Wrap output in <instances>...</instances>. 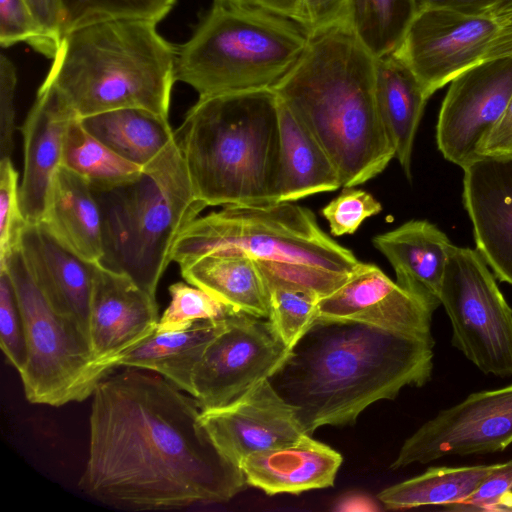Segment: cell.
<instances>
[{
    "label": "cell",
    "mask_w": 512,
    "mask_h": 512,
    "mask_svg": "<svg viewBox=\"0 0 512 512\" xmlns=\"http://www.w3.org/2000/svg\"><path fill=\"white\" fill-rule=\"evenodd\" d=\"M200 414L193 396L155 372L126 368L108 375L92 394L80 489L125 510L229 501L248 484Z\"/></svg>",
    "instance_id": "1"
},
{
    "label": "cell",
    "mask_w": 512,
    "mask_h": 512,
    "mask_svg": "<svg viewBox=\"0 0 512 512\" xmlns=\"http://www.w3.org/2000/svg\"><path fill=\"white\" fill-rule=\"evenodd\" d=\"M432 334L317 317L268 379L296 409L308 435L352 425L369 405L421 387L433 369Z\"/></svg>",
    "instance_id": "2"
},
{
    "label": "cell",
    "mask_w": 512,
    "mask_h": 512,
    "mask_svg": "<svg viewBox=\"0 0 512 512\" xmlns=\"http://www.w3.org/2000/svg\"><path fill=\"white\" fill-rule=\"evenodd\" d=\"M375 66L349 25L337 26L311 36L272 88L329 155L343 188L371 180L395 157L377 106Z\"/></svg>",
    "instance_id": "3"
},
{
    "label": "cell",
    "mask_w": 512,
    "mask_h": 512,
    "mask_svg": "<svg viewBox=\"0 0 512 512\" xmlns=\"http://www.w3.org/2000/svg\"><path fill=\"white\" fill-rule=\"evenodd\" d=\"M175 139L207 207L278 203L280 135L272 89L199 97Z\"/></svg>",
    "instance_id": "4"
},
{
    "label": "cell",
    "mask_w": 512,
    "mask_h": 512,
    "mask_svg": "<svg viewBox=\"0 0 512 512\" xmlns=\"http://www.w3.org/2000/svg\"><path fill=\"white\" fill-rule=\"evenodd\" d=\"M176 55L155 22L104 21L65 34L44 80L79 118L121 108L169 118Z\"/></svg>",
    "instance_id": "5"
},
{
    "label": "cell",
    "mask_w": 512,
    "mask_h": 512,
    "mask_svg": "<svg viewBox=\"0 0 512 512\" xmlns=\"http://www.w3.org/2000/svg\"><path fill=\"white\" fill-rule=\"evenodd\" d=\"M216 252L244 254L320 299L360 263L320 228L311 210L293 202L225 206L198 217L179 236L172 260L182 266Z\"/></svg>",
    "instance_id": "6"
},
{
    "label": "cell",
    "mask_w": 512,
    "mask_h": 512,
    "mask_svg": "<svg viewBox=\"0 0 512 512\" xmlns=\"http://www.w3.org/2000/svg\"><path fill=\"white\" fill-rule=\"evenodd\" d=\"M92 191L102 224L99 264L155 296L176 241L207 207L194 192L176 139L137 178Z\"/></svg>",
    "instance_id": "7"
},
{
    "label": "cell",
    "mask_w": 512,
    "mask_h": 512,
    "mask_svg": "<svg viewBox=\"0 0 512 512\" xmlns=\"http://www.w3.org/2000/svg\"><path fill=\"white\" fill-rule=\"evenodd\" d=\"M309 39L289 18L214 1L177 48L176 81L199 97L272 89L298 63Z\"/></svg>",
    "instance_id": "8"
},
{
    "label": "cell",
    "mask_w": 512,
    "mask_h": 512,
    "mask_svg": "<svg viewBox=\"0 0 512 512\" xmlns=\"http://www.w3.org/2000/svg\"><path fill=\"white\" fill-rule=\"evenodd\" d=\"M0 270L11 279L24 322L28 356L19 374L27 400L59 407L91 396L111 372L94 359L88 335L44 295L18 245Z\"/></svg>",
    "instance_id": "9"
},
{
    "label": "cell",
    "mask_w": 512,
    "mask_h": 512,
    "mask_svg": "<svg viewBox=\"0 0 512 512\" xmlns=\"http://www.w3.org/2000/svg\"><path fill=\"white\" fill-rule=\"evenodd\" d=\"M392 53L412 71L430 98L468 69L512 56V12L419 10Z\"/></svg>",
    "instance_id": "10"
},
{
    "label": "cell",
    "mask_w": 512,
    "mask_h": 512,
    "mask_svg": "<svg viewBox=\"0 0 512 512\" xmlns=\"http://www.w3.org/2000/svg\"><path fill=\"white\" fill-rule=\"evenodd\" d=\"M440 300L452 345L484 374L512 376V308L477 250L452 246Z\"/></svg>",
    "instance_id": "11"
},
{
    "label": "cell",
    "mask_w": 512,
    "mask_h": 512,
    "mask_svg": "<svg viewBox=\"0 0 512 512\" xmlns=\"http://www.w3.org/2000/svg\"><path fill=\"white\" fill-rule=\"evenodd\" d=\"M269 319L233 311L206 348L193 374V397L202 410L225 406L269 378L289 355Z\"/></svg>",
    "instance_id": "12"
},
{
    "label": "cell",
    "mask_w": 512,
    "mask_h": 512,
    "mask_svg": "<svg viewBox=\"0 0 512 512\" xmlns=\"http://www.w3.org/2000/svg\"><path fill=\"white\" fill-rule=\"evenodd\" d=\"M512 444V383L475 392L441 410L401 446L390 469L451 455L499 452Z\"/></svg>",
    "instance_id": "13"
},
{
    "label": "cell",
    "mask_w": 512,
    "mask_h": 512,
    "mask_svg": "<svg viewBox=\"0 0 512 512\" xmlns=\"http://www.w3.org/2000/svg\"><path fill=\"white\" fill-rule=\"evenodd\" d=\"M512 97V56L484 62L456 76L442 101L436 142L462 169L482 157L481 147Z\"/></svg>",
    "instance_id": "14"
},
{
    "label": "cell",
    "mask_w": 512,
    "mask_h": 512,
    "mask_svg": "<svg viewBox=\"0 0 512 512\" xmlns=\"http://www.w3.org/2000/svg\"><path fill=\"white\" fill-rule=\"evenodd\" d=\"M200 420L220 452L238 467L251 453L292 444L307 434L295 407L268 378L225 406L202 410Z\"/></svg>",
    "instance_id": "15"
},
{
    "label": "cell",
    "mask_w": 512,
    "mask_h": 512,
    "mask_svg": "<svg viewBox=\"0 0 512 512\" xmlns=\"http://www.w3.org/2000/svg\"><path fill=\"white\" fill-rule=\"evenodd\" d=\"M159 321L152 296L129 276L96 263L88 338L96 362L112 372V362L150 336Z\"/></svg>",
    "instance_id": "16"
},
{
    "label": "cell",
    "mask_w": 512,
    "mask_h": 512,
    "mask_svg": "<svg viewBox=\"0 0 512 512\" xmlns=\"http://www.w3.org/2000/svg\"><path fill=\"white\" fill-rule=\"evenodd\" d=\"M432 314L379 267L362 262L317 305V317L357 321L414 335L431 334Z\"/></svg>",
    "instance_id": "17"
},
{
    "label": "cell",
    "mask_w": 512,
    "mask_h": 512,
    "mask_svg": "<svg viewBox=\"0 0 512 512\" xmlns=\"http://www.w3.org/2000/svg\"><path fill=\"white\" fill-rule=\"evenodd\" d=\"M463 171L476 250L498 280L512 285V157L483 156Z\"/></svg>",
    "instance_id": "18"
},
{
    "label": "cell",
    "mask_w": 512,
    "mask_h": 512,
    "mask_svg": "<svg viewBox=\"0 0 512 512\" xmlns=\"http://www.w3.org/2000/svg\"><path fill=\"white\" fill-rule=\"evenodd\" d=\"M75 113L46 80L21 127L23 175L20 206L28 223L43 220L54 176L61 166L64 134Z\"/></svg>",
    "instance_id": "19"
},
{
    "label": "cell",
    "mask_w": 512,
    "mask_h": 512,
    "mask_svg": "<svg viewBox=\"0 0 512 512\" xmlns=\"http://www.w3.org/2000/svg\"><path fill=\"white\" fill-rule=\"evenodd\" d=\"M18 246L44 295L57 309L74 318L88 335L96 263L68 250L41 222H26Z\"/></svg>",
    "instance_id": "20"
},
{
    "label": "cell",
    "mask_w": 512,
    "mask_h": 512,
    "mask_svg": "<svg viewBox=\"0 0 512 512\" xmlns=\"http://www.w3.org/2000/svg\"><path fill=\"white\" fill-rule=\"evenodd\" d=\"M372 243L390 262L396 283L431 312L441 305L440 294L453 244L427 220H410L376 235Z\"/></svg>",
    "instance_id": "21"
},
{
    "label": "cell",
    "mask_w": 512,
    "mask_h": 512,
    "mask_svg": "<svg viewBox=\"0 0 512 512\" xmlns=\"http://www.w3.org/2000/svg\"><path fill=\"white\" fill-rule=\"evenodd\" d=\"M342 456L330 446L304 434L298 441L249 454L240 462L249 486L272 496L334 485Z\"/></svg>",
    "instance_id": "22"
},
{
    "label": "cell",
    "mask_w": 512,
    "mask_h": 512,
    "mask_svg": "<svg viewBox=\"0 0 512 512\" xmlns=\"http://www.w3.org/2000/svg\"><path fill=\"white\" fill-rule=\"evenodd\" d=\"M41 223L64 247L99 263L103 255L101 214L90 185L60 166L54 176Z\"/></svg>",
    "instance_id": "23"
},
{
    "label": "cell",
    "mask_w": 512,
    "mask_h": 512,
    "mask_svg": "<svg viewBox=\"0 0 512 512\" xmlns=\"http://www.w3.org/2000/svg\"><path fill=\"white\" fill-rule=\"evenodd\" d=\"M278 116V202H294L342 187L338 171L329 155L279 97Z\"/></svg>",
    "instance_id": "24"
},
{
    "label": "cell",
    "mask_w": 512,
    "mask_h": 512,
    "mask_svg": "<svg viewBox=\"0 0 512 512\" xmlns=\"http://www.w3.org/2000/svg\"><path fill=\"white\" fill-rule=\"evenodd\" d=\"M227 317L197 321L180 331H154L114 359L112 365L155 372L193 396L195 368L211 341L226 328Z\"/></svg>",
    "instance_id": "25"
},
{
    "label": "cell",
    "mask_w": 512,
    "mask_h": 512,
    "mask_svg": "<svg viewBox=\"0 0 512 512\" xmlns=\"http://www.w3.org/2000/svg\"><path fill=\"white\" fill-rule=\"evenodd\" d=\"M375 92L395 158L411 179L414 139L429 97L412 71L393 53L376 58Z\"/></svg>",
    "instance_id": "26"
},
{
    "label": "cell",
    "mask_w": 512,
    "mask_h": 512,
    "mask_svg": "<svg viewBox=\"0 0 512 512\" xmlns=\"http://www.w3.org/2000/svg\"><path fill=\"white\" fill-rule=\"evenodd\" d=\"M183 279L235 311L269 318V294L258 263L241 253L206 254L179 266Z\"/></svg>",
    "instance_id": "27"
},
{
    "label": "cell",
    "mask_w": 512,
    "mask_h": 512,
    "mask_svg": "<svg viewBox=\"0 0 512 512\" xmlns=\"http://www.w3.org/2000/svg\"><path fill=\"white\" fill-rule=\"evenodd\" d=\"M80 119L94 137L142 168L175 139L169 118L146 109L121 108Z\"/></svg>",
    "instance_id": "28"
},
{
    "label": "cell",
    "mask_w": 512,
    "mask_h": 512,
    "mask_svg": "<svg viewBox=\"0 0 512 512\" xmlns=\"http://www.w3.org/2000/svg\"><path fill=\"white\" fill-rule=\"evenodd\" d=\"M494 466L430 467L416 477L385 488L378 499L391 510L459 503L477 489Z\"/></svg>",
    "instance_id": "29"
},
{
    "label": "cell",
    "mask_w": 512,
    "mask_h": 512,
    "mask_svg": "<svg viewBox=\"0 0 512 512\" xmlns=\"http://www.w3.org/2000/svg\"><path fill=\"white\" fill-rule=\"evenodd\" d=\"M61 165L82 177L92 189L131 181L143 169L94 137L77 116L69 121L64 134Z\"/></svg>",
    "instance_id": "30"
},
{
    "label": "cell",
    "mask_w": 512,
    "mask_h": 512,
    "mask_svg": "<svg viewBox=\"0 0 512 512\" xmlns=\"http://www.w3.org/2000/svg\"><path fill=\"white\" fill-rule=\"evenodd\" d=\"M415 13L414 0H349L348 25L379 58L397 48Z\"/></svg>",
    "instance_id": "31"
},
{
    "label": "cell",
    "mask_w": 512,
    "mask_h": 512,
    "mask_svg": "<svg viewBox=\"0 0 512 512\" xmlns=\"http://www.w3.org/2000/svg\"><path fill=\"white\" fill-rule=\"evenodd\" d=\"M258 265L269 294L268 319L284 344L292 349L317 318L320 297L314 291Z\"/></svg>",
    "instance_id": "32"
},
{
    "label": "cell",
    "mask_w": 512,
    "mask_h": 512,
    "mask_svg": "<svg viewBox=\"0 0 512 512\" xmlns=\"http://www.w3.org/2000/svg\"><path fill=\"white\" fill-rule=\"evenodd\" d=\"M62 37L72 30L94 23L139 19L159 23L173 9L177 0H59Z\"/></svg>",
    "instance_id": "33"
},
{
    "label": "cell",
    "mask_w": 512,
    "mask_h": 512,
    "mask_svg": "<svg viewBox=\"0 0 512 512\" xmlns=\"http://www.w3.org/2000/svg\"><path fill=\"white\" fill-rule=\"evenodd\" d=\"M171 302L159 318L156 332H173L189 328L201 320H217L235 311L204 290L176 282L169 286Z\"/></svg>",
    "instance_id": "34"
},
{
    "label": "cell",
    "mask_w": 512,
    "mask_h": 512,
    "mask_svg": "<svg viewBox=\"0 0 512 512\" xmlns=\"http://www.w3.org/2000/svg\"><path fill=\"white\" fill-rule=\"evenodd\" d=\"M0 346L9 363L21 372L28 356L25 328L6 270H0Z\"/></svg>",
    "instance_id": "35"
},
{
    "label": "cell",
    "mask_w": 512,
    "mask_h": 512,
    "mask_svg": "<svg viewBox=\"0 0 512 512\" xmlns=\"http://www.w3.org/2000/svg\"><path fill=\"white\" fill-rule=\"evenodd\" d=\"M18 172L11 157L0 161V263L18 245L26 220L23 216L20 198Z\"/></svg>",
    "instance_id": "36"
},
{
    "label": "cell",
    "mask_w": 512,
    "mask_h": 512,
    "mask_svg": "<svg viewBox=\"0 0 512 512\" xmlns=\"http://www.w3.org/2000/svg\"><path fill=\"white\" fill-rule=\"evenodd\" d=\"M382 211V205L370 193L354 187L343 191L323 209L333 236L353 234L368 217Z\"/></svg>",
    "instance_id": "37"
},
{
    "label": "cell",
    "mask_w": 512,
    "mask_h": 512,
    "mask_svg": "<svg viewBox=\"0 0 512 512\" xmlns=\"http://www.w3.org/2000/svg\"><path fill=\"white\" fill-rule=\"evenodd\" d=\"M27 43L38 52L41 35L25 0H0V44Z\"/></svg>",
    "instance_id": "38"
},
{
    "label": "cell",
    "mask_w": 512,
    "mask_h": 512,
    "mask_svg": "<svg viewBox=\"0 0 512 512\" xmlns=\"http://www.w3.org/2000/svg\"><path fill=\"white\" fill-rule=\"evenodd\" d=\"M512 489V460L495 464L493 470L464 501L444 506L453 512H494L503 496Z\"/></svg>",
    "instance_id": "39"
},
{
    "label": "cell",
    "mask_w": 512,
    "mask_h": 512,
    "mask_svg": "<svg viewBox=\"0 0 512 512\" xmlns=\"http://www.w3.org/2000/svg\"><path fill=\"white\" fill-rule=\"evenodd\" d=\"M349 0H299L293 21L311 37L348 25Z\"/></svg>",
    "instance_id": "40"
},
{
    "label": "cell",
    "mask_w": 512,
    "mask_h": 512,
    "mask_svg": "<svg viewBox=\"0 0 512 512\" xmlns=\"http://www.w3.org/2000/svg\"><path fill=\"white\" fill-rule=\"evenodd\" d=\"M17 72L13 62L0 56V152L1 158L11 157L15 131V94Z\"/></svg>",
    "instance_id": "41"
},
{
    "label": "cell",
    "mask_w": 512,
    "mask_h": 512,
    "mask_svg": "<svg viewBox=\"0 0 512 512\" xmlns=\"http://www.w3.org/2000/svg\"><path fill=\"white\" fill-rule=\"evenodd\" d=\"M40 31L38 50L42 55L54 58L61 39L63 15L59 0H25Z\"/></svg>",
    "instance_id": "42"
},
{
    "label": "cell",
    "mask_w": 512,
    "mask_h": 512,
    "mask_svg": "<svg viewBox=\"0 0 512 512\" xmlns=\"http://www.w3.org/2000/svg\"><path fill=\"white\" fill-rule=\"evenodd\" d=\"M481 155L512 157V97L503 117L485 139Z\"/></svg>",
    "instance_id": "43"
},
{
    "label": "cell",
    "mask_w": 512,
    "mask_h": 512,
    "mask_svg": "<svg viewBox=\"0 0 512 512\" xmlns=\"http://www.w3.org/2000/svg\"><path fill=\"white\" fill-rule=\"evenodd\" d=\"M499 0H414L416 12L427 8L449 9L465 14H484Z\"/></svg>",
    "instance_id": "44"
},
{
    "label": "cell",
    "mask_w": 512,
    "mask_h": 512,
    "mask_svg": "<svg viewBox=\"0 0 512 512\" xmlns=\"http://www.w3.org/2000/svg\"><path fill=\"white\" fill-rule=\"evenodd\" d=\"M216 2L260 8L291 20L294 19L299 0H214Z\"/></svg>",
    "instance_id": "45"
},
{
    "label": "cell",
    "mask_w": 512,
    "mask_h": 512,
    "mask_svg": "<svg viewBox=\"0 0 512 512\" xmlns=\"http://www.w3.org/2000/svg\"><path fill=\"white\" fill-rule=\"evenodd\" d=\"M336 510L341 511H374L378 510L375 502L364 495H350L338 503Z\"/></svg>",
    "instance_id": "46"
},
{
    "label": "cell",
    "mask_w": 512,
    "mask_h": 512,
    "mask_svg": "<svg viewBox=\"0 0 512 512\" xmlns=\"http://www.w3.org/2000/svg\"><path fill=\"white\" fill-rule=\"evenodd\" d=\"M494 512H512V489L503 496Z\"/></svg>",
    "instance_id": "47"
},
{
    "label": "cell",
    "mask_w": 512,
    "mask_h": 512,
    "mask_svg": "<svg viewBox=\"0 0 512 512\" xmlns=\"http://www.w3.org/2000/svg\"><path fill=\"white\" fill-rule=\"evenodd\" d=\"M512 4V0H499L490 10L486 13L499 14L507 9Z\"/></svg>",
    "instance_id": "48"
},
{
    "label": "cell",
    "mask_w": 512,
    "mask_h": 512,
    "mask_svg": "<svg viewBox=\"0 0 512 512\" xmlns=\"http://www.w3.org/2000/svg\"><path fill=\"white\" fill-rule=\"evenodd\" d=\"M508 12H512V4L507 9H505L503 12H501L499 14L508 13Z\"/></svg>",
    "instance_id": "49"
}]
</instances>
